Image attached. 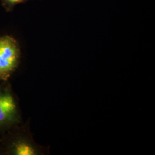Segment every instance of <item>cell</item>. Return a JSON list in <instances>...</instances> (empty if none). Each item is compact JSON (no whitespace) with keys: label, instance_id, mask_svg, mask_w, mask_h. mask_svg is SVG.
Returning <instances> with one entry per match:
<instances>
[{"label":"cell","instance_id":"1","mask_svg":"<svg viewBox=\"0 0 155 155\" xmlns=\"http://www.w3.org/2000/svg\"><path fill=\"white\" fill-rule=\"evenodd\" d=\"M21 49L16 39L10 35L0 36V80L6 81L18 66Z\"/></svg>","mask_w":155,"mask_h":155},{"label":"cell","instance_id":"2","mask_svg":"<svg viewBox=\"0 0 155 155\" xmlns=\"http://www.w3.org/2000/svg\"><path fill=\"white\" fill-rule=\"evenodd\" d=\"M20 121L18 107L11 90L0 86V129L11 127Z\"/></svg>","mask_w":155,"mask_h":155},{"label":"cell","instance_id":"4","mask_svg":"<svg viewBox=\"0 0 155 155\" xmlns=\"http://www.w3.org/2000/svg\"><path fill=\"white\" fill-rule=\"evenodd\" d=\"M28 0H0L1 5L8 12H11L14 9L17 5L27 2Z\"/></svg>","mask_w":155,"mask_h":155},{"label":"cell","instance_id":"3","mask_svg":"<svg viewBox=\"0 0 155 155\" xmlns=\"http://www.w3.org/2000/svg\"><path fill=\"white\" fill-rule=\"evenodd\" d=\"M47 149L36 144L28 130L16 137L9 144L7 152L12 155H44Z\"/></svg>","mask_w":155,"mask_h":155}]
</instances>
